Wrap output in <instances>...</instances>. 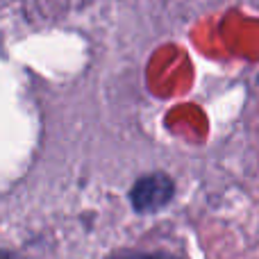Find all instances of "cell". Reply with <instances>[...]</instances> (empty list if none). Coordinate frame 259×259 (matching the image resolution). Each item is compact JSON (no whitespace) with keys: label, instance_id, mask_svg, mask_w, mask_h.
Instances as JSON below:
<instances>
[{"label":"cell","instance_id":"1","mask_svg":"<svg viewBox=\"0 0 259 259\" xmlns=\"http://www.w3.org/2000/svg\"><path fill=\"white\" fill-rule=\"evenodd\" d=\"M175 196V184L166 173H150L143 175L134 182L132 191H130V202L139 214H152L159 211L173 200Z\"/></svg>","mask_w":259,"mask_h":259},{"label":"cell","instance_id":"2","mask_svg":"<svg viewBox=\"0 0 259 259\" xmlns=\"http://www.w3.org/2000/svg\"><path fill=\"white\" fill-rule=\"evenodd\" d=\"M107 259H180L175 255H168V252H137V250H123L116 252V255L107 257Z\"/></svg>","mask_w":259,"mask_h":259},{"label":"cell","instance_id":"3","mask_svg":"<svg viewBox=\"0 0 259 259\" xmlns=\"http://www.w3.org/2000/svg\"><path fill=\"white\" fill-rule=\"evenodd\" d=\"M0 259H12L9 255H5V252H0Z\"/></svg>","mask_w":259,"mask_h":259}]
</instances>
